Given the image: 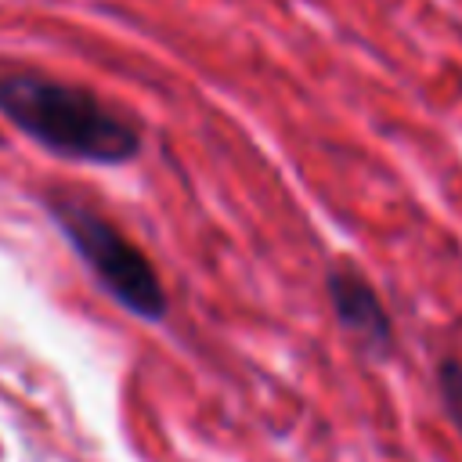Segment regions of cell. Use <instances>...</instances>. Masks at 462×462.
<instances>
[{"mask_svg": "<svg viewBox=\"0 0 462 462\" xmlns=\"http://www.w3.org/2000/svg\"><path fill=\"white\" fill-rule=\"evenodd\" d=\"M0 116L54 155L79 162H130L141 152L137 126L97 94L47 76H4Z\"/></svg>", "mask_w": 462, "mask_h": 462, "instance_id": "6da1fadb", "label": "cell"}, {"mask_svg": "<svg viewBox=\"0 0 462 462\" xmlns=\"http://www.w3.org/2000/svg\"><path fill=\"white\" fill-rule=\"evenodd\" d=\"M47 209L79 260L90 267L97 285L134 318L162 321L170 310L166 289L152 267V260L97 209L79 199H47Z\"/></svg>", "mask_w": 462, "mask_h": 462, "instance_id": "7a4b0ae2", "label": "cell"}, {"mask_svg": "<svg viewBox=\"0 0 462 462\" xmlns=\"http://www.w3.org/2000/svg\"><path fill=\"white\" fill-rule=\"evenodd\" d=\"M328 303H332V314L336 321L372 354H390L393 346V321L379 300V292L372 289V282L350 267V263H339L328 271Z\"/></svg>", "mask_w": 462, "mask_h": 462, "instance_id": "3957f363", "label": "cell"}, {"mask_svg": "<svg viewBox=\"0 0 462 462\" xmlns=\"http://www.w3.org/2000/svg\"><path fill=\"white\" fill-rule=\"evenodd\" d=\"M437 386H440V401H444L448 415L462 426V361H455V357L440 361V368H437Z\"/></svg>", "mask_w": 462, "mask_h": 462, "instance_id": "277c9868", "label": "cell"}]
</instances>
